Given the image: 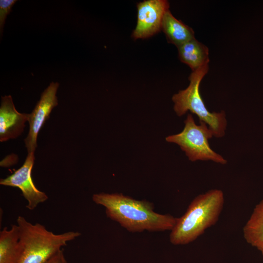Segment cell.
<instances>
[{
    "label": "cell",
    "instance_id": "obj_1",
    "mask_svg": "<svg viewBox=\"0 0 263 263\" xmlns=\"http://www.w3.org/2000/svg\"><path fill=\"white\" fill-rule=\"evenodd\" d=\"M93 201L106 208L107 216L131 232L171 230L178 218L153 211V205L121 193H96Z\"/></svg>",
    "mask_w": 263,
    "mask_h": 263
},
{
    "label": "cell",
    "instance_id": "obj_2",
    "mask_svg": "<svg viewBox=\"0 0 263 263\" xmlns=\"http://www.w3.org/2000/svg\"><path fill=\"white\" fill-rule=\"evenodd\" d=\"M224 204V195L220 189H211L197 196L185 214L178 218L169 235L170 242L184 245L195 241L217 223Z\"/></svg>",
    "mask_w": 263,
    "mask_h": 263
},
{
    "label": "cell",
    "instance_id": "obj_3",
    "mask_svg": "<svg viewBox=\"0 0 263 263\" xmlns=\"http://www.w3.org/2000/svg\"><path fill=\"white\" fill-rule=\"evenodd\" d=\"M22 253L19 263H45L69 242L79 237L78 231L56 234L39 224H32L24 217L17 219Z\"/></svg>",
    "mask_w": 263,
    "mask_h": 263
},
{
    "label": "cell",
    "instance_id": "obj_4",
    "mask_svg": "<svg viewBox=\"0 0 263 263\" xmlns=\"http://www.w3.org/2000/svg\"><path fill=\"white\" fill-rule=\"evenodd\" d=\"M208 70L207 64L192 71L188 77V87L173 95V109L179 116L189 111L199 117L200 122H204L208 125L213 136L220 138L225 135L227 126L225 112H209L200 93V83Z\"/></svg>",
    "mask_w": 263,
    "mask_h": 263
},
{
    "label": "cell",
    "instance_id": "obj_5",
    "mask_svg": "<svg viewBox=\"0 0 263 263\" xmlns=\"http://www.w3.org/2000/svg\"><path fill=\"white\" fill-rule=\"evenodd\" d=\"M184 123L183 130L167 136V142L178 145L192 162L210 160L222 165L226 164L227 161L210 148L208 140L213 134L206 123L200 122V125H197L190 114Z\"/></svg>",
    "mask_w": 263,
    "mask_h": 263
},
{
    "label": "cell",
    "instance_id": "obj_6",
    "mask_svg": "<svg viewBox=\"0 0 263 263\" xmlns=\"http://www.w3.org/2000/svg\"><path fill=\"white\" fill-rule=\"evenodd\" d=\"M34 160V152L28 153L25 161L21 167L12 174L0 180L1 185L19 188L27 201L26 207L31 210H34L39 204L48 199L45 192L37 188L32 180L31 172Z\"/></svg>",
    "mask_w": 263,
    "mask_h": 263
},
{
    "label": "cell",
    "instance_id": "obj_7",
    "mask_svg": "<svg viewBox=\"0 0 263 263\" xmlns=\"http://www.w3.org/2000/svg\"><path fill=\"white\" fill-rule=\"evenodd\" d=\"M169 4L166 0H147L137 4V21L132 34L134 39L150 37L162 30V23Z\"/></svg>",
    "mask_w": 263,
    "mask_h": 263
},
{
    "label": "cell",
    "instance_id": "obj_8",
    "mask_svg": "<svg viewBox=\"0 0 263 263\" xmlns=\"http://www.w3.org/2000/svg\"><path fill=\"white\" fill-rule=\"evenodd\" d=\"M59 87L58 82H51L41 94L39 100L31 113L29 114L28 134L24 140L28 153L35 152L37 147V137L54 107L58 105L56 95Z\"/></svg>",
    "mask_w": 263,
    "mask_h": 263
},
{
    "label": "cell",
    "instance_id": "obj_9",
    "mask_svg": "<svg viewBox=\"0 0 263 263\" xmlns=\"http://www.w3.org/2000/svg\"><path fill=\"white\" fill-rule=\"evenodd\" d=\"M0 107V141L15 139L23 131L29 114L19 113L10 95L1 97Z\"/></svg>",
    "mask_w": 263,
    "mask_h": 263
},
{
    "label": "cell",
    "instance_id": "obj_10",
    "mask_svg": "<svg viewBox=\"0 0 263 263\" xmlns=\"http://www.w3.org/2000/svg\"><path fill=\"white\" fill-rule=\"evenodd\" d=\"M21 253L18 225L3 228L0 232V263H19Z\"/></svg>",
    "mask_w": 263,
    "mask_h": 263
},
{
    "label": "cell",
    "instance_id": "obj_11",
    "mask_svg": "<svg viewBox=\"0 0 263 263\" xmlns=\"http://www.w3.org/2000/svg\"><path fill=\"white\" fill-rule=\"evenodd\" d=\"M177 48L180 60L188 65L192 71L208 64V49L195 38L184 43Z\"/></svg>",
    "mask_w": 263,
    "mask_h": 263
},
{
    "label": "cell",
    "instance_id": "obj_12",
    "mask_svg": "<svg viewBox=\"0 0 263 263\" xmlns=\"http://www.w3.org/2000/svg\"><path fill=\"white\" fill-rule=\"evenodd\" d=\"M162 30L168 41L177 47L195 38L193 29L176 19L169 10L163 17Z\"/></svg>",
    "mask_w": 263,
    "mask_h": 263
},
{
    "label": "cell",
    "instance_id": "obj_13",
    "mask_svg": "<svg viewBox=\"0 0 263 263\" xmlns=\"http://www.w3.org/2000/svg\"><path fill=\"white\" fill-rule=\"evenodd\" d=\"M246 242L256 248L263 244V200L254 207L243 228Z\"/></svg>",
    "mask_w": 263,
    "mask_h": 263
},
{
    "label": "cell",
    "instance_id": "obj_14",
    "mask_svg": "<svg viewBox=\"0 0 263 263\" xmlns=\"http://www.w3.org/2000/svg\"><path fill=\"white\" fill-rule=\"evenodd\" d=\"M16 0H0V33L1 36L7 16L10 13Z\"/></svg>",
    "mask_w": 263,
    "mask_h": 263
},
{
    "label": "cell",
    "instance_id": "obj_15",
    "mask_svg": "<svg viewBox=\"0 0 263 263\" xmlns=\"http://www.w3.org/2000/svg\"><path fill=\"white\" fill-rule=\"evenodd\" d=\"M45 263H68L62 249L59 250Z\"/></svg>",
    "mask_w": 263,
    "mask_h": 263
},
{
    "label": "cell",
    "instance_id": "obj_16",
    "mask_svg": "<svg viewBox=\"0 0 263 263\" xmlns=\"http://www.w3.org/2000/svg\"><path fill=\"white\" fill-rule=\"evenodd\" d=\"M257 249L261 252L262 255L263 256V244L257 247Z\"/></svg>",
    "mask_w": 263,
    "mask_h": 263
}]
</instances>
